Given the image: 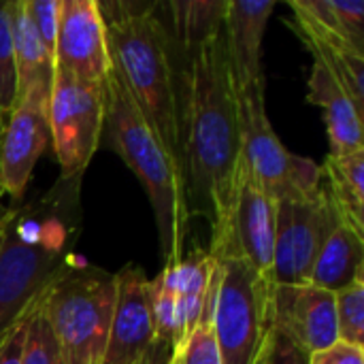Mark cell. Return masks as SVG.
Segmentation results:
<instances>
[{"instance_id": "cell-28", "label": "cell", "mask_w": 364, "mask_h": 364, "mask_svg": "<svg viewBox=\"0 0 364 364\" xmlns=\"http://www.w3.org/2000/svg\"><path fill=\"white\" fill-rule=\"evenodd\" d=\"M23 6H26L34 34L38 36L43 47L53 55L55 36H58V19H60V0H23Z\"/></svg>"}, {"instance_id": "cell-12", "label": "cell", "mask_w": 364, "mask_h": 364, "mask_svg": "<svg viewBox=\"0 0 364 364\" xmlns=\"http://www.w3.org/2000/svg\"><path fill=\"white\" fill-rule=\"evenodd\" d=\"M271 324L277 335L299 348L303 354H314L339 341L335 294L303 286H271Z\"/></svg>"}, {"instance_id": "cell-7", "label": "cell", "mask_w": 364, "mask_h": 364, "mask_svg": "<svg viewBox=\"0 0 364 364\" xmlns=\"http://www.w3.org/2000/svg\"><path fill=\"white\" fill-rule=\"evenodd\" d=\"M241 162L258 186L277 203L284 198L307 196L322 188V166L314 160L290 154L275 134L267 107L264 83L235 90Z\"/></svg>"}, {"instance_id": "cell-14", "label": "cell", "mask_w": 364, "mask_h": 364, "mask_svg": "<svg viewBox=\"0 0 364 364\" xmlns=\"http://www.w3.org/2000/svg\"><path fill=\"white\" fill-rule=\"evenodd\" d=\"M51 141L47 105L17 100L6 113L0 134V190L11 198H21L32 171Z\"/></svg>"}, {"instance_id": "cell-29", "label": "cell", "mask_w": 364, "mask_h": 364, "mask_svg": "<svg viewBox=\"0 0 364 364\" xmlns=\"http://www.w3.org/2000/svg\"><path fill=\"white\" fill-rule=\"evenodd\" d=\"M34 305V303H32ZM30 305V309H32ZM30 309L0 337V364H21L23 348H26V333H28V318Z\"/></svg>"}, {"instance_id": "cell-6", "label": "cell", "mask_w": 364, "mask_h": 364, "mask_svg": "<svg viewBox=\"0 0 364 364\" xmlns=\"http://www.w3.org/2000/svg\"><path fill=\"white\" fill-rule=\"evenodd\" d=\"M222 279L213 311V335L222 364H260L271 324V282L245 260H220Z\"/></svg>"}, {"instance_id": "cell-23", "label": "cell", "mask_w": 364, "mask_h": 364, "mask_svg": "<svg viewBox=\"0 0 364 364\" xmlns=\"http://www.w3.org/2000/svg\"><path fill=\"white\" fill-rule=\"evenodd\" d=\"M149 309L154 326V343L175 350L179 341V311L175 292L173 264H164L162 273L149 282Z\"/></svg>"}, {"instance_id": "cell-32", "label": "cell", "mask_w": 364, "mask_h": 364, "mask_svg": "<svg viewBox=\"0 0 364 364\" xmlns=\"http://www.w3.org/2000/svg\"><path fill=\"white\" fill-rule=\"evenodd\" d=\"M143 364H173V348L154 343L149 356L145 358V363Z\"/></svg>"}, {"instance_id": "cell-18", "label": "cell", "mask_w": 364, "mask_h": 364, "mask_svg": "<svg viewBox=\"0 0 364 364\" xmlns=\"http://www.w3.org/2000/svg\"><path fill=\"white\" fill-rule=\"evenodd\" d=\"M226 4L228 0H173L158 4L173 53L179 49L188 62L205 43L218 36L224 28Z\"/></svg>"}, {"instance_id": "cell-19", "label": "cell", "mask_w": 364, "mask_h": 364, "mask_svg": "<svg viewBox=\"0 0 364 364\" xmlns=\"http://www.w3.org/2000/svg\"><path fill=\"white\" fill-rule=\"evenodd\" d=\"M356 282H364V235L341 222L322 245L309 284L337 294Z\"/></svg>"}, {"instance_id": "cell-30", "label": "cell", "mask_w": 364, "mask_h": 364, "mask_svg": "<svg viewBox=\"0 0 364 364\" xmlns=\"http://www.w3.org/2000/svg\"><path fill=\"white\" fill-rule=\"evenodd\" d=\"M307 364H364V348L337 341L326 350L309 354Z\"/></svg>"}, {"instance_id": "cell-1", "label": "cell", "mask_w": 364, "mask_h": 364, "mask_svg": "<svg viewBox=\"0 0 364 364\" xmlns=\"http://www.w3.org/2000/svg\"><path fill=\"white\" fill-rule=\"evenodd\" d=\"M179 126L188 213L207 218L215 230L232 205L241 162L237 100L222 32L186 62Z\"/></svg>"}, {"instance_id": "cell-5", "label": "cell", "mask_w": 364, "mask_h": 364, "mask_svg": "<svg viewBox=\"0 0 364 364\" xmlns=\"http://www.w3.org/2000/svg\"><path fill=\"white\" fill-rule=\"evenodd\" d=\"M115 305V277L75 262L43 294L41 309L66 364H100Z\"/></svg>"}, {"instance_id": "cell-11", "label": "cell", "mask_w": 364, "mask_h": 364, "mask_svg": "<svg viewBox=\"0 0 364 364\" xmlns=\"http://www.w3.org/2000/svg\"><path fill=\"white\" fill-rule=\"evenodd\" d=\"M55 68L105 87L111 73L105 21L96 0H60Z\"/></svg>"}, {"instance_id": "cell-25", "label": "cell", "mask_w": 364, "mask_h": 364, "mask_svg": "<svg viewBox=\"0 0 364 364\" xmlns=\"http://www.w3.org/2000/svg\"><path fill=\"white\" fill-rule=\"evenodd\" d=\"M339 341L364 348V282L335 294Z\"/></svg>"}, {"instance_id": "cell-22", "label": "cell", "mask_w": 364, "mask_h": 364, "mask_svg": "<svg viewBox=\"0 0 364 364\" xmlns=\"http://www.w3.org/2000/svg\"><path fill=\"white\" fill-rule=\"evenodd\" d=\"M322 179L341 220L364 235V149L348 156L328 154Z\"/></svg>"}, {"instance_id": "cell-17", "label": "cell", "mask_w": 364, "mask_h": 364, "mask_svg": "<svg viewBox=\"0 0 364 364\" xmlns=\"http://www.w3.org/2000/svg\"><path fill=\"white\" fill-rule=\"evenodd\" d=\"M11 26H13V53H15V75H17L15 102L28 98L49 105L55 62L53 55L43 47V43L34 34L23 0H13Z\"/></svg>"}, {"instance_id": "cell-16", "label": "cell", "mask_w": 364, "mask_h": 364, "mask_svg": "<svg viewBox=\"0 0 364 364\" xmlns=\"http://www.w3.org/2000/svg\"><path fill=\"white\" fill-rule=\"evenodd\" d=\"M307 98L322 111L331 141V154L348 156L354 151H363V113L356 109V105L341 87V83L331 75V70L318 60H314L311 66Z\"/></svg>"}, {"instance_id": "cell-10", "label": "cell", "mask_w": 364, "mask_h": 364, "mask_svg": "<svg viewBox=\"0 0 364 364\" xmlns=\"http://www.w3.org/2000/svg\"><path fill=\"white\" fill-rule=\"evenodd\" d=\"M275 245V200L239 162L232 205L226 220L211 230L207 250L218 262L239 258L271 282Z\"/></svg>"}, {"instance_id": "cell-34", "label": "cell", "mask_w": 364, "mask_h": 364, "mask_svg": "<svg viewBox=\"0 0 364 364\" xmlns=\"http://www.w3.org/2000/svg\"><path fill=\"white\" fill-rule=\"evenodd\" d=\"M4 122H6V113L0 111V134H2V128H4Z\"/></svg>"}, {"instance_id": "cell-27", "label": "cell", "mask_w": 364, "mask_h": 364, "mask_svg": "<svg viewBox=\"0 0 364 364\" xmlns=\"http://www.w3.org/2000/svg\"><path fill=\"white\" fill-rule=\"evenodd\" d=\"M173 364H222L211 324H198L173 352Z\"/></svg>"}, {"instance_id": "cell-31", "label": "cell", "mask_w": 364, "mask_h": 364, "mask_svg": "<svg viewBox=\"0 0 364 364\" xmlns=\"http://www.w3.org/2000/svg\"><path fill=\"white\" fill-rule=\"evenodd\" d=\"M267 364H307V354L273 331L267 350Z\"/></svg>"}, {"instance_id": "cell-3", "label": "cell", "mask_w": 364, "mask_h": 364, "mask_svg": "<svg viewBox=\"0 0 364 364\" xmlns=\"http://www.w3.org/2000/svg\"><path fill=\"white\" fill-rule=\"evenodd\" d=\"M98 11L113 70L183 177L175 55L158 2H98Z\"/></svg>"}, {"instance_id": "cell-33", "label": "cell", "mask_w": 364, "mask_h": 364, "mask_svg": "<svg viewBox=\"0 0 364 364\" xmlns=\"http://www.w3.org/2000/svg\"><path fill=\"white\" fill-rule=\"evenodd\" d=\"M9 213H11V209H2V207H0V241H2V232H4V226H6Z\"/></svg>"}, {"instance_id": "cell-26", "label": "cell", "mask_w": 364, "mask_h": 364, "mask_svg": "<svg viewBox=\"0 0 364 364\" xmlns=\"http://www.w3.org/2000/svg\"><path fill=\"white\" fill-rule=\"evenodd\" d=\"M11 11H13V0L0 2V111L2 113H9L13 109L17 96Z\"/></svg>"}, {"instance_id": "cell-4", "label": "cell", "mask_w": 364, "mask_h": 364, "mask_svg": "<svg viewBox=\"0 0 364 364\" xmlns=\"http://www.w3.org/2000/svg\"><path fill=\"white\" fill-rule=\"evenodd\" d=\"M100 139H105V145L111 147L143 183L154 207L164 264H177L183 258V239L190 215L186 181L132 102L113 66L105 83Z\"/></svg>"}, {"instance_id": "cell-21", "label": "cell", "mask_w": 364, "mask_h": 364, "mask_svg": "<svg viewBox=\"0 0 364 364\" xmlns=\"http://www.w3.org/2000/svg\"><path fill=\"white\" fill-rule=\"evenodd\" d=\"M294 32L305 41V45L311 49L314 60L322 62L331 75L341 83V87L348 92L356 109L364 113V60L363 53L356 51L348 41L328 34L324 30H318L305 21L294 19L292 21Z\"/></svg>"}, {"instance_id": "cell-13", "label": "cell", "mask_w": 364, "mask_h": 364, "mask_svg": "<svg viewBox=\"0 0 364 364\" xmlns=\"http://www.w3.org/2000/svg\"><path fill=\"white\" fill-rule=\"evenodd\" d=\"M115 277V305L100 364H143L154 348L149 279L128 264Z\"/></svg>"}, {"instance_id": "cell-20", "label": "cell", "mask_w": 364, "mask_h": 364, "mask_svg": "<svg viewBox=\"0 0 364 364\" xmlns=\"http://www.w3.org/2000/svg\"><path fill=\"white\" fill-rule=\"evenodd\" d=\"M173 271L179 311V341L175 346L177 350L200 322L209 290L220 275V262L207 250L196 247L190 256H183L177 264H173Z\"/></svg>"}, {"instance_id": "cell-15", "label": "cell", "mask_w": 364, "mask_h": 364, "mask_svg": "<svg viewBox=\"0 0 364 364\" xmlns=\"http://www.w3.org/2000/svg\"><path fill=\"white\" fill-rule=\"evenodd\" d=\"M273 9L275 0H228L226 4L222 34L235 90L264 83L262 38Z\"/></svg>"}, {"instance_id": "cell-8", "label": "cell", "mask_w": 364, "mask_h": 364, "mask_svg": "<svg viewBox=\"0 0 364 364\" xmlns=\"http://www.w3.org/2000/svg\"><path fill=\"white\" fill-rule=\"evenodd\" d=\"M341 222L324 183L314 194L277 200L271 284H309L322 245Z\"/></svg>"}, {"instance_id": "cell-9", "label": "cell", "mask_w": 364, "mask_h": 364, "mask_svg": "<svg viewBox=\"0 0 364 364\" xmlns=\"http://www.w3.org/2000/svg\"><path fill=\"white\" fill-rule=\"evenodd\" d=\"M47 119L53 151L62 168L60 179L83 177L102 136L105 87L90 85L55 68Z\"/></svg>"}, {"instance_id": "cell-36", "label": "cell", "mask_w": 364, "mask_h": 364, "mask_svg": "<svg viewBox=\"0 0 364 364\" xmlns=\"http://www.w3.org/2000/svg\"><path fill=\"white\" fill-rule=\"evenodd\" d=\"M0 196H2V190H0Z\"/></svg>"}, {"instance_id": "cell-24", "label": "cell", "mask_w": 364, "mask_h": 364, "mask_svg": "<svg viewBox=\"0 0 364 364\" xmlns=\"http://www.w3.org/2000/svg\"><path fill=\"white\" fill-rule=\"evenodd\" d=\"M21 364H66L62 358L60 346L47 324V318L41 309V296L34 301L30 309Z\"/></svg>"}, {"instance_id": "cell-35", "label": "cell", "mask_w": 364, "mask_h": 364, "mask_svg": "<svg viewBox=\"0 0 364 364\" xmlns=\"http://www.w3.org/2000/svg\"><path fill=\"white\" fill-rule=\"evenodd\" d=\"M260 364H267V356H264V360H262V363H260Z\"/></svg>"}, {"instance_id": "cell-2", "label": "cell", "mask_w": 364, "mask_h": 364, "mask_svg": "<svg viewBox=\"0 0 364 364\" xmlns=\"http://www.w3.org/2000/svg\"><path fill=\"white\" fill-rule=\"evenodd\" d=\"M81 177L60 179L38 200L11 209L0 241V337L75 264Z\"/></svg>"}]
</instances>
